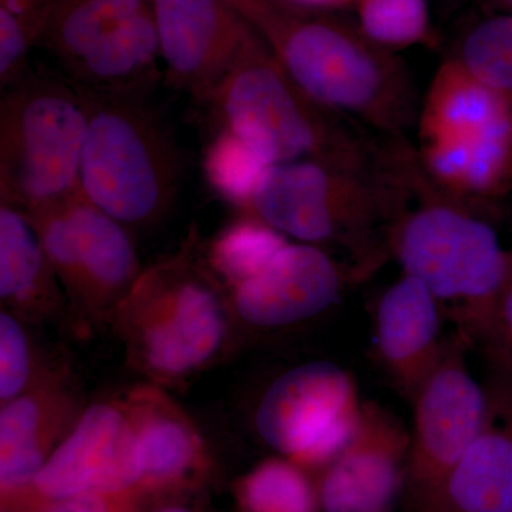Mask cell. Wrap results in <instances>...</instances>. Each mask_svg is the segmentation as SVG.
I'll use <instances>...</instances> for the list:
<instances>
[{
  "instance_id": "cell-1",
  "label": "cell",
  "mask_w": 512,
  "mask_h": 512,
  "mask_svg": "<svg viewBox=\"0 0 512 512\" xmlns=\"http://www.w3.org/2000/svg\"><path fill=\"white\" fill-rule=\"evenodd\" d=\"M200 104L217 130L208 173L235 205L271 165L316 160L382 174L397 164L394 138H370L362 124L313 101L255 32Z\"/></svg>"
},
{
  "instance_id": "cell-2",
  "label": "cell",
  "mask_w": 512,
  "mask_h": 512,
  "mask_svg": "<svg viewBox=\"0 0 512 512\" xmlns=\"http://www.w3.org/2000/svg\"><path fill=\"white\" fill-rule=\"evenodd\" d=\"M227 2L320 106L386 138H406L416 126L420 104L409 69L356 20L289 0Z\"/></svg>"
},
{
  "instance_id": "cell-3",
  "label": "cell",
  "mask_w": 512,
  "mask_h": 512,
  "mask_svg": "<svg viewBox=\"0 0 512 512\" xmlns=\"http://www.w3.org/2000/svg\"><path fill=\"white\" fill-rule=\"evenodd\" d=\"M412 158L413 147L406 143L396 167L382 174L316 160L271 165L237 207L241 217L295 242L346 249L362 275L390 252V228L410 197Z\"/></svg>"
},
{
  "instance_id": "cell-4",
  "label": "cell",
  "mask_w": 512,
  "mask_h": 512,
  "mask_svg": "<svg viewBox=\"0 0 512 512\" xmlns=\"http://www.w3.org/2000/svg\"><path fill=\"white\" fill-rule=\"evenodd\" d=\"M409 184V201L389 231L390 254L404 275L429 289L467 342L498 343L497 303L510 251L477 211L427 180L416 154Z\"/></svg>"
},
{
  "instance_id": "cell-5",
  "label": "cell",
  "mask_w": 512,
  "mask_h": 512,
  "mask_svg": "<svg viewBox=\"0 0 512 512\" xmlns=\"http://www.w3.org/2000/svg\"><path fill=\"white\" fill-rule=\"evenodd\" d=\"M225 291L192 231L180 251L143 269L111 315L131 365L163 386L207 369L227 349L237 318Z\"/></svg>"
},
{
  "instance_id": "cell-6",
  "label": "cell",
  "mask_w": 512,
  "mask_h": 512,
  "mask_svg": "<svg viewBox=\"0 0 512 512\" xmlns=\"http://www.w3.org/2000/svg\"><path fill=\"white\" fill-rule=\"evenodd\" d=\"M87 113L80 190L128 231L156 227L173 210L183 151L146 100L79 90Z\"/></svg>"
},
{
  "instance_id": "cell-7",
  "label": "cell",
  "mask_w": 512,
  "mask_h": 512,
  "mask_svg": "<svg viewBox=\"0 0 512 512\" xmlns=\"http://www.w3.org/2000/svg\"><path fill=\"white\" fill-rule=\"evenodd\" d=\"M417 163L434 187L478 212L512 188V103L451 60L417 117Z\"/></svg>"
},
{
  "instance_id": "cell-8",
  "label": "cell",
  "mask_w": 512,
  "mask_h": 512,
  "mask_svg": "<svg viewBox=\"0 0 512 512\" xmlns=\"http://www.w3.org/2000/svg\"><path fill=\"white\" fill-rule=\"evenodd\" d=\"M0 100V204L23 212L80 190L87 113L57 72L23 74Z\"/></svg>"
},
{
  "instance_id": "cell-9",
  "label": "cell",
  "mask_w": 512,
  "mask_h": 512,
  "mask_svg": "<svg viewBox=\"0 0 512 512\" xmlns=\"http://www.w3.org/2000/svg\"><path fill=\"white\" fill-rule=\"evenodd\" d=\"M37 49L86 92L147 100L164 79L148 0H60Z\"/></svg>"
},
{
  "instance_id": "cell-10",
  "label": "cell",
  "mask_w": 512,
  "mask_h": 512,
  "mask_svg": "<svg viewBox=\"0 0 512 512\" xmlns=\"http://www.w3.org/2000/svg\"><path fill=\"white\" fill-rule=\"evenodd\" d=\"M25 215L67 302L89 318H111L143 272L131 231L82 190Z\"/></svg>"
},
{
  "instance_id": "cell-11",
  "label": "cell",
  "mask_w": 512,
  "mask_h": 512,
  "mask_svg": "<svg viewBox=\"0 0 512 512\" xmlns=\"http://www.w3.org/2000/svg\"><path fill=\"white\" fill-rule=\"evenodd\" d=\"M362 407L349 372L326 360L309 362L266 389L256 409V431L293 463L322 471L355 437Z\"/></svg>"
},
{
  "instance_id": "cell-12",
  "label": "cell",
  "mask_w": 512,
  "mask_h": 512,
  "mask_svg": "<svg viewBox=\"0 0 512 512\" xmlns=\"http://www.w3.org/2000/svg\"><path fill=\"white\" fill-rule=\"evenodd\" d=\"M467 340L456 333L444 343L436 369L413 400L406 487L414 512H423L458 461L491 419L490 399L466 363Z\"/></svg>"
},
{
  "instance_id": "cell-13",
  "label": "cell",
  "mask_w": 512,
  "mask_h": 512,
  "mask_svg": "<svg viewBox=\"0 0 512 512\" xmlns=\"http://www.w3.org/2000/svg\"><path fill=\"white\" fill-rule=\"evenodd\" d=\"M143 481L136 431L119 403H96L80 413L35 478L49 500L80 494L126 493Z\"/></svg>"
},
{
  "instance_id": "cell-14",
  "label": "cell",
  "mask_w": 512,
  "mask_h": 512,
  "mask_svg": "<svg viewBox=\"0 0 512 512\" xmlns=\"http://www.w3.org/2000/svg\"><path fill=\"white\" fill-rule=\"evenodd\" d=\"M164 80L201 103L231 69L254 30L227 0H148Z\"/></svg>"
},
{
  "instance_id": "cell-15",
  "label": "cell",
  "mask_w": 512,
  "mask_h": 512,
  "mask_svg": "<svg viewBox=\"0 0 512 512\" xmlns=\"http://www.w3.org/2000/svg\"><path fill=\"white\" fill-rule=\"evenodd\" d=\"M410 431L389 410L363 402L353 440L320 471L322 512H393L404 493Z\"/></svg>"
},
{
  "instance_id": "cell-16",
  "label": "cell",
  "mask_w": 512,
  "mask_h": 512,
  "mask_svg": "<svg viewBox=\"0 0 512 512\" xmlns=\"http://www.w3.org/2000/svg\"><path fill=\"white\" fill-rule=\"evenodd\" d=\"M349 271L326 249L288 242L258 272L229 291L237 319L275 330L318 318L339 302Z\"/></svg>"
},
{
  "instance_id": "cell-17",
  "label": "cell",
  "mask_w": 512,
  "mask_h": 512,
  "mask_svg": "<svg viewBox=\"0 0 512 512\" xmlns=\"http://www.w3.org/2000/svg\"><path fill=\"white\" fill-rule=\"evenodd\" d=\"M444 311L429 289L403 275L376 309V349L394 386L413 402L443 355Z\"/></svg>"
},
{
  "instance_id": "cell-18",
  "label": "cell",
  "mask_w": 512,
  "mask_h": 512,
  "mask_svg": "<svg viewBox=\"0 0 512 512\" xmlns=\"http://www.w3.org/2000/svg\"><path fill=\"white\" fill-rule=\"evenodd\" d=\"M76 399L59 380L39 379L3 404L0 412V484L12 493L30 483L52 454V446L79 419Z\"/></svg>"
},
{
  "instance_id": "cell-19",
  "label": "cell",
  "mask_w": 512,
  "mask_h": 512,
  "mask_svg": "<svg viewBox=\"0 0 512 512\" xmlns=\"http://www.w3.org/2000/svg\"><path fill=\"white\" fill-rule=\"evenodd\" d=\"M119 404L140 443L143 481L174 483L201 463L204 444L200 433L160 386L138 387Z\"/></svg>"
},
{
  "instance_id": "cell-20",
  "label": "cell",
  "mask_w": 512,
  "mask_h": 512,
  "mask_svg": "<svg viewBox=\"0 0 512 512\" xmlns=\"http://www.w3.org/2000/svg\"><path fill=\"white\" fill-rule=\"evenodd\" d=\"M0 298L15 315H47L67 302L32 222L8 204H0Z\"/></svg>"
},
{
  "instance_id": "cell-21",
  "label": "cell",
  "mask_w": 512,
  "mask_h": 512,
  "mask_svg": "<svg viewBox=\"0 0 512 512\" xmlns=\"http://www.w3.org/2000/svg\"><path fill=\"white\" fill-rule=\"evenodd\" d=\"M423 512H512V427L495 426L491 413Z\"/></svg>"
},
{
  "instance_id": "cell-22",
  "label": "cell",
  "mask_w": 512,
  "mask_h": 512,
  "mask_svg": "<svg viewBox=\"0 0 512 512\" xmlns=\"http://www.w3.org/2000/svg\"><path fill=\"white\" fill-rule=\"evenodd\" d=\"M446 59L512 103V15L487 13L466 26Z\"/></svg>"
},
{
  "instance_id": "cell-23",
  "label": "cell",
  "mask_w": 512,
  "mask_h": 512,
  "mask_svg": "<svg viewBox=\"0 0 512 512\" xmlns=\"http://www.w3.org/2000/svg\"><path fill=\"white\" fill-rule=\"evenodd\" d=\"M244 512H318V487L305 468L289 458H271L256 466L239 484Z\"/></svg>"
},
{
  "instance_id": "cell-24",
  "label": "cell",
  "mask_w": 512,
  "mask_h": 512,
  "mask_svg": "<svg viewBox=\"0 0 512 512\" xmlns=\"http://www.w3.org/2000/svg\"><path fill=\"white\" fill-rule=\"evenodd\" d=\"M288 242V238L274 228L241 217L212 245L210 265L231 291L258 274Z\"/></svg>"
},
{
  "instance_id": "cell-25",
  "label": "cell",
  "mask_w": 512,
  "mask_h": 512,
  "mask_svg": "<svg viewBox=\"0 0 512 512\" xmlns=\"http://www.w3.org/2000/svg\"><path fill=\"white\" fill-rule=\"evenodd\" d=\"M352 9L362 32L390 52L434 45L429 0H356Z\"/></svg>"
},
{
  "instance_id": "cell-26",
  "label": "cell",
  "mask_w": 512,
  "mask_h": 512,
  "mask_svg": "<svg viewBox=\"0 0 512 512\" xmlns=\"http://www.w3.org/2000/svg\"><path fill=\"white\" fill-rule=\"evenodd\" d=\"M60 0H0V87L29 72V56L39 46Z\"/></svg>"
},
{
  "instance_id": "cell-27",
  "label": "cell",
  "mask_w": 512,
  "mask_h": 512,
  "mask_svg": "<svg viewBox=\"0 0 512 512\" xmlns=\"http://www.w3.org/2000/svg\"><path fill=\"white\" fill-rule=\"evenodd\" d=\"M35 357L28 333L18 316L0 313V400L8 403L29 390L35 379Z\"/></svg>"
},
{
  "instance_id": "cell-28",
  "label": "cell",
  "mask_w": 512,
  "mask_h": 512,
  "mask_svg": "<svg viewBox=\"0 0 512 512\" xmlns=\"http://www.w3.org/2000/svg\"><path fill=\"white\" fill-rule=\"evenodd\" d=\"M497 338L512 353V251L507 276L497 303Z\"/></svg>"
},
{
  "instance_id": "cell-29",
  "label": "cell",
  "mask_w": 512,
  "mask_h": 512,
  "mask_svg": "<svg viewBox=\"0 0 512 512\" xmlns=\"http://www.w3.org/2000/svg\"><path fill=\"white\" fill-rule=\"evenodd\" d=\"M107 494H80L60 498L46 512H114Z\"/></svg>"
},
{
  "instance_id": "cell-30",
  "label": "cell",
  "mask_w": 512,
  "mask_h": 512,
  "mask_svg": "<svg viewBox=\"0 0 512 512\" xmlns=\"http://www.w3.org/2000/svg\"><path fill=\"white\" fill-rule=\"evenodd\" d=\"M289 2L311 6V8L338 10V12L342 9H352L355 5V0H289Z\"/></svg>"
},
{
  "instance_id": "cell-31",
  "label": "cell",
  "mask_w": 512,
  "mask_h": 512,
  "mask_svg": "<svg viewBox=\"0 0 512 512\" xmlns=\"http://www.w3.org/2000/svg\"><path fill=\"white\" fill-rule=\"evenodd\" d=\"M461 2L473 3L487 13H511L512 15V0H461Z\"/></svg>"
},
{
  "instance_id": "cell-32",
  "label": "cell",
  "mask_w": 512,
  "mask_h": 512,
  "mask_svg": "<svg viewBox=\"0 0 512 512\" xmlns=\"http://www.w3.org/2000/svg\"><path fill=\"white\" fill-rule=\"evenodd\" d=\"M157 512H191V511L187 510V508L167 507V508H163V510H160V511H157Z\"/></svg>"
}]
</instances>
